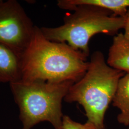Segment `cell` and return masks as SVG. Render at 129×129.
<instances>
[{"label":"cell","mask_w":129,"mask_h":129,"mask_svg":"<svg viewBox=\"0 0 129 129\" xmlns=\"http://www.w3.org/2000/svg\"><path fill=\"white\" fill-rule=\"evenodd\" d=\"M64 16V23L56 27L40 28L49 41L66 43L73 49L89 55V42L98 34L115 36L124 28L125 17L115 16L109 10L97 6L80 5Z\"/></svg>","instance_id":"277c9868"},{"label":"cell","mask_w":129,"mask_h":129,"mask_svg":"<svg viewBox=\"0 0 129 129\" xmlns=\"http://www.w3.org/2000/svg\"><path fill=\"white\" fill-rule=\"evenodd\" d=\"M80 5L97 6L111 11L114 16L125 17L129 8V0H58L60 9L71 11Z\"/></svg>","instance_id":"52a82bcc"},{"label":"cell","mask_w":129,"mask_h":129,"mask_svg":"<svg viewBox=\"0 0 129 129\" xmlns=\"http://www.w3.org/2000/svg\"><path fill=\"white\" fill-rule=\"evenodd\" d=\"M125 74L109 66L102 53L95 51L85 74L70 87L64 100L78 103L84 109L87 121L96 129H106L105 113L112 102L120 78Z\"/></svg>","instance_id":"7a4b0ae2"},{"label":"cell","mask_w":129,"mask_h":129,"mask_svg":"<svg viewBox=\"0 0 129 129\" xmlns=\"http://www.w3.org/2000/svg\"><path fill=\"white\" fill-rule=\"evenodd\" d=\"M63 129H96L91 123L87 121L85 123H81L72 120L70 117L64 115L62 119Z\"/></svg>","instance_id":"30bf717a"},{"label":"cell","mask_w":129,"mask_h":129,"mask_svg":"<svg viewBox=\"0 0 129 129\" xmlns=\"http://www.w3.org/2000/svg\"><path fill=\"white\" fill-rule=\"evenodd\" d=\"M35 26L16 0H0V44L20 58L32 37Z\"/></svg>","instance_id":"5b68a950"},{"label":"cell","mask_w":129,"mask_h":129,"mask_svg":"<svg viewBox=\"0 0 129 129\" xmlns=\"http://www.w3.org/2000/svg\"><path fill=\"white\" fill-rule=\"evenodd\" d=\"M74 83L20 79L10 83L14 102L19 109L22 129H31L43 121L50 122L54 129H63L62 101Z\"/></svg>","instance_id":"3957f363"},{"label":"cell","mask_w":129,"mask_h":129,"mask_svg":"<svg viewBox=\"0 0 129 129\" xmlns=\"http://www.w3.org/2000/svg\"><path fill=\"white\" fill-rule=\"evenodd\" d=\"M124 33L123 34L125 37L129 40V8L126 15L125 17Z\"/></svg>","instance_id":"8fae6325"},{"label":"cell","mask_w":129,"mask_h":129,"mask_svg":"<svg viewBox=\"0 0 129 129\" xmlns=\"http://www.w3.org/2000/svg\"><path fill=\"white\" fill-rule=\"evenodd\" d=\"M107 63L113 69L129 73V40L123 34H117L113 37Z\"/></svg>","instance_id":"8992f818"},{"label":"cell","mask_w":129,"mask_h":129,"mask_svg":"<svg viewBox=\"0 0 129 129\" xmlns=\"http://www.w3.org/2000/svg\"><path fill=\"white\" fill-rule=\"evenodd\" d=\"M88 64L81 52L66 43L48 40L35 25L31 39L20 57L21 79L76 82L85 74Z\"/></svg>","instance_id":"6da1fadb"},{"label":"cell","mask_w":129,"mask_h":129,"mask_svg":"<svg viewBox=\"0 0 129 129\" xmlns=\"http://www.w3.org/2000/svg\"><path fill=\"white\" fill-rule=\"evenodd\" d=\"M112 105L120 110L118 121L125 126L129 125V73H126L120 78Z\"/></svg>","instance_id":"9c48e42d"},{"label":"cell","mask_w":129,"mask_h":129,"mask_svg":"<svg viewBox=\"0 0 129 129\" xmlns=\"http://www.w3.org/2000/svg\"><path fill=\"white\" fill-rule=\"evenodd\" d=\"M21 79L20 58L0 44V82L12 83Z\"/></svg>","instance_id":"ba28073f"},{"label":"cell","mask_w":129,"mask_h":129,"mask_svg":"<svg viewBox=\"0 0 129 129\" xmlns=\"http://www.w3.org/2000/svg\"></svg>","instance_id":"7c38bea8"}]
</instances>
